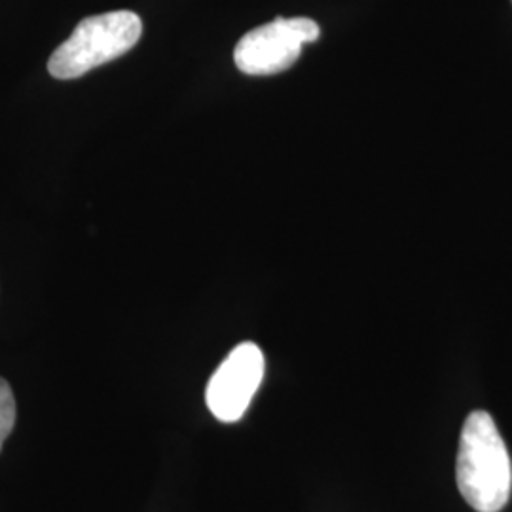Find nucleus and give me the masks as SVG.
<instances>
[{
	"instance_id": "f257e3e1",
	"label": "nucleus",
	"mask_w": 512,
	"mask_h": 512,
	"mask_svg": "<svg viewBox=\"0 0 512 512\" xmlns=\"http://www.w3.org/2000/svg\"><path fill=\"white\" fill-rule=\"evenodd\" d=\"M456 480L476 512H499L511 497L512 465L494 418L476 410L467 416L459 439Z\"/></svg>"
},
{
	"instance_id": "f03ea898",
	"label": "nucleus",
	"mask_w": 512,
	"mask_h": 512,
	"mask_svg": "<svg viewBox=\"0 0 512 512\" xmlns=\"http://www.w3.org/2000/svg\"><path fill=\"white\" fill-rule=\"evenodd\" d=\"M141 35L143 21L129 10L82 19L73 35L50 57L48 71L57 80L80 78L95 67L128 54Z\"/></svg>"
},
{
	"instance_id": "7ed1b4c3",
	"label": "nucleus",
	"mask_w": 512,
	"mask_h": 512,
	"mask_svg": "<svg viewBox=\"0 0 512 512\" xmlns=\"http://www.w3.org/2000/svg\"><path fill=\"white\" fill-rule=\"evenodd\" d=\"M321 37L319 25L310 18H277L256 27L236 46L234 61L241 73L270 76L291 69L302 48Z\"/></svg>"
},
{
	"instance_id": "20e7f679",
	"label": "nucleus",
	"mask_w": 512,
	"mask_h": 512,
	"mask_svg": "<svg viewBox=\"0 0 512 512\" xmlns=\"http://www.w3.org/2000/svg\"><path fill=\"white\" fill-rule=\"evenodd\" d=\"M264 378V353L253 342L230 351L211 376L205 401L211 414L224 423L241 420Z\"/></svg>"
},
{
	"instance_id": "39448f33",
	"label": "nucleus",
	"mask_w": 512,
	"mask_h": 512,
	"mask_svg": "<svg viewBox=\"0 0 512 512\" xmlns=\"http://www.w3.org/2000/svg\"><path fill=\"white\" fill-rule=\"evenodd\" d=\"M16 425V399L10 384L0 378V450Z\"/></svg>"
}]
</instances>
